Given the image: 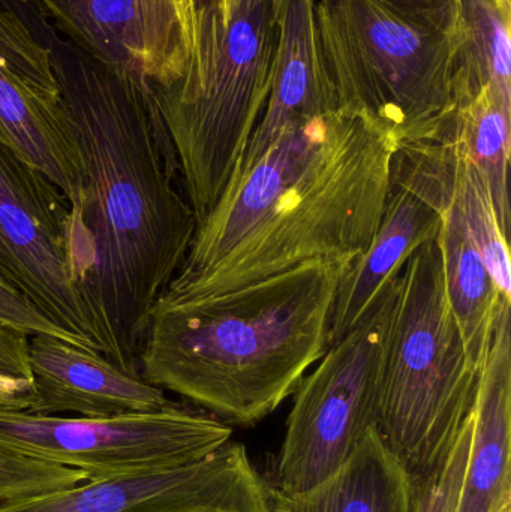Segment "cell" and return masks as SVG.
Here are the masks:
<instances>
[{
  "instance_id": "1",
  "label": "cell",
  "mask_w": 511,
  "mask_h": 512,
  "mask_svg": "<svg viewBox=\"0 0 511 512\" xmlns=\"http://www.w3.org/2000/svg\"><path fill=\"white\" fill-rule=\"evenodd\" d=\"M47 45L86 170L71 251L101 354L141 375L147 325L185 262L198 222L152 84L101 65L29 0H8Z\"/></svg>"
},
{
  "instance_id": "2",
  "label": "cell",
  "mask_w": 511,
  "mask_h": 512,
  "mask_svg": "<svg viewBox=\"0 0 511 512\" xmlns=\"http://www.w3.org/2000/svg\"><path fill=\"white\" fill-rule=\"evenodd\" d=\"M399 146L348 108L288 126L198 224L161 298L221 294L317 259L353 264L380 227Z\"/></svg>"
},
{
  "instance_id": "3",
  "label": "cell",
  "mask_w": 511,
  "mask_h": 512,
  "mask_svg": "<svg viewBox=\"0 0 511 512\" xmlns=\"http://www.w3.org/2000/svg\"><path fill=\"white\" fill-rule=\"evenodd\" d=\"M350 267L317 259L233 291L161 298L147 325L141 376L228 426H257L329 348Z\"/></svg>"
},
{
  "instance_id": "4",
  "label": "cell",
  "mask_w": 511,
  "mask_h": 512,
  "mask_svg": "<svg viewBox=\"0 0 511 512\" xmlns=\"http://www.w3.org/2000/svg\"><path fill=\"white\" fill-rule=\"evenodd\" d=\"M275 47L270 0H210L192 18L182 75L152 84L198 224L224 194L266 110Z\"/></svg>"
},
{
  "instance_id": "5",
  "label": "cell",
  "mask_w": 511,
  "mask_h": 512,
  "mask_svg": "<svg viewBox=\"0 0 511 512\" xmlns=\"http://www.w3.org/2000/svg\"><path fill=\"white\" fill-rule=\"evenodd\" d=\"M321 57L338 108L401 144L440 140L455 113L458 24L407 17L380 0H315Z\"/></svg>"
},
{
  "instance_id": "6",
  "label": "cell",
  "mask_w": 511,
  "mask_h": 512,
  "mask_svg": "<svg viewBox=\"0 0 511 512\" xmlns=\"http://www.w3.org/2000/svg\"><path fill=\"white\" fill-rule=\"evenodd\" d=\"M479 381L447 300L437 237L410 255L399 276L377 426L414 481L455 444Z\"/></svg>"
},
{
  "instance_id": "7",
  "label": "cell",
  "mask_w": 511,
  "mask_h": 512,
  "mask_svg": "<svg viewBox=\"0 0 511 512\" xmlns=\"http://www.w3.org/2000/svg\"><path fill=\"white\" fill-rule=\"evenodd\" d=\"M399 276L384 286L365 318L327 348L294 391L272 466L269 486L276 492L293 495L323 483L378 426Z\"/></svg>"
},
{
  "instance_id": "8",
  "label": "cell",
  "mask_w": 511,
  "mask_h": 512,
  "mask_svg": "<svg viewBox=\"0 0 511 512\" xmlns=\"http://www.w3.org/2000/svg\"><path fill=\"white\" fill-rule=\"evenodd\" d=\"M233 438V427L197 406L108 418L59 417L0 409V447L78 469L89 481L204 459Z\"/></svg>"
},
{
  "instance_id": "9",
  "label": "cell",
  "mask_w": 511,
  "mask_h": 512,
  "mask_svg": "<svg viewBox=\"0 0 511 512\" xmlns=\"http://www.w3.org/2000/svg\"><path fill=\"white\" fill-rule=\"evenodd\" d=\"M0 279L81 345L101 352L75 280L71 206L41 171L0 144Z\"/></svg>"
},
{
  "instance_id": "10",
  "label": "cell",
  "mask_w": 511,
  "mask_h": 512,
  "mask_svg": "<svg viewBox=\"0 0 511 512\" xmlns=\"http://www.w3.org/2000/svg\"><path fill=\"white\" fill-rule=\"evenodd\" d=\"M455 182L452 128L440 140L399 146L392 159L389 192L371 246L345 271L339 285L329 346L350 333L384 286L401 273L414 251L435 240Z\"/></svg>"
},
{
  "instance_id": "11",
  "label": "cell",
  "mask_w": 511,
  "mask_h": 512,
  "mask_svg": "<svg viewBox=\"0 0 511 512\" xmlns=\"http://www.w3.org/2000/svg\"><path fill=\"white\" fill-rule=\"evenodd\" d=\"M0 512H272V505L245 445L230 441L188 465L86 481Z\"/></svg>"
},
{
  "instance_id": "12",
  "label": "cell",
  "mask_w": 511,
  "mask_h": 512,
  "mask_svg": "<svg viewBox=\"0 0 511 512\" xmlns=\"http://www.w3.org/2000/svg\"><path fill=\"white\" fill-rule=\"evenodd\" d=\"M0 144L47 176L71 215L80 210L86 170L50 50L8 3L0 6Z\"/></svg>"
},
{
  "instance_id": "13",
  "label": "cell",
  "mask_w": 511,
  "mask_h": 512,
  "mask_svg": "<svg viewBox=\"0 0 511 512\" xmlns=\"http://www.w3.org/2000/svg\"><path fill=\"white\" fill-rule=\"evenodd\" d=\"M84 53L156 87L182 75L191 42L146 0H29Z\"/></svg>"
},
{
  "instance_id": "14",
  "label": "cell",
  "mask_w": 511,
  "mask_h": 512,
  "mask_svg": "<svg viewBox=\"0 0 511 512\" xmlns=\"http://www.w3.org/2000/svg\"><path fill=\"white\" fill-rule=\"evenodd\" d=\"M29 366L35 400L30 414L72 412L108 418L158 412L173 405L164 390L125 372L101 352L50 334L29 337Z\"/></svg>"
},
{
  "instance_id": "15",
  "label": "cell",
  "mask_w": 511,
  "mask_h": 512,
  "mask_svg": "<svg viewBox=\"0 0 511 512\" xmlns=\"http://www.w3.org/2000/svg\"><path fill=\"white\" fill-rule=\"evenodd\" d=\"M270 5L276 29L272 90L230 183L245 173L288 126L338 110L321 57L315 0H270Z\"/></svg>"
},
{
  "instance_id": "16",
  "label": "cell",
  "mask_w": 511,
  "mask_h": 512,
  "mask_svg": "<svg viewBox=\"0 0 511 512\" xmlns=\"http://www.w3.org/2000/svg\"><path fill=\"white\" fill-rule=\"evenodd\" d=\"M510 310L500 313L480 370L470 457L453 512H503L511 505Z\"/></svg>"
},
{
  "instance_id": "17",
  "label": "cell",
  "mask_w": 511,
  "mask_h": 512,
  "mask_svg": "<svg viewBox=\"0 0 511 512\" xmlns=\"http://www.w3.org/2000/svg\"><path fill=\"white\" fill-rule=\"evenodd\" d=\"M416 483L377 427L323 483L302 493L270 487L272 512H414Z\"/></svg>"
},
{
  "instance_id": "18",
  "label": "cell",
  "mask_w": 511,
  "mask_h": 512,
  "mask_svg": "<svg viewBox=\"0 0 511 512\" xmlns=\"http://www.w3.org/2000/svg\"><path fill=\"white\" fill-rule=\"evenodd\" d=\"M438 245L447 300L464 337L468 360L480 372L500 313L511 303L501 298L453 194L444 213Z\"/></svg>"
},
{
  "instance_id": "19",
  "label": "cell",
  "mask_w": 511,
  "mask_h": 512,
  "mask_svg": "<svg viewBox=\"0 0 511 512\" xmlns=\"http://www.w3.org/2000/svg\"><path fill=\"white\" fill-rule=\"evenodd\" d=\"M459 45L456 54L455 102L494 87L511 107V15L495 0H456Z\"/></svg>"
},
{
  "instance_id": "20",
  "label": "cell",
  "mask_w": 511,
  "mask_h": 512,
  "mask_svg": "<svg viewBox=\"0 0 511 512\" xmlns=\"http://www.w3.org/2000/svg\"><path fill=\"white\" fill-rule=\"evenodd\" d=\"M452 129L468 159L485 180L504 236L510 233L509 164L511 107L485 86L456 102Z\"/></svg>"
},
{
  "instance_id": "21",
  "label": "cell",
  "mask_w": 511,
  "mask_h": 512,
  "mask_svg": "<svg viewBox=\"0 0 511 512\" xmlns=\"http://www.w3.org/2000/svg\"><path fill=\"white\" fill-rule=\"evenodd\" d=\"M452 128V123H450ZM453 146H455V183L453 195L461 207L465 222L470 228L471 236L477 249L491 273L492 280L504 301L511 303V265L509 239L504 236L498 224L497 212L492 203L491 194L485 180L480 176L467 153L456 140L452 129Z\"/></svg>"
},
{
  "instance_id": "22",
  "label": "cell",
  "mask_w": 511,
  "mask_h": 512,
  "mask_svg": "<svg viewBox=\"0 0 511 512\" xmlns=\"http://www.w3.org/2000/svg\"><path fill=\"white\" fill-rule=\"evenodd\" d=\"M86 481L89 478L78 469L33 459L0 447V505L71 489Z\"/></svg>"
},
{
  "instance_id": "23",
  "label": "cell",
  "mask_w": 511,
  "mask_h": 512,
  "mask_svg": "<svg viewBox=\"0 0 511 512\" xmlns=\"http://www.w3.org/2000/svg\"><path fill=\"white\" fill-rule=\"evenodd\" d=\"M474 411L465 421L458 439L450 448L443 462L416 483L414 512H453L473 441Z\"/></svg>"
},
{
  "instance_id": "24",
  "label": "cell",
  "mask_w": 511,
  "mask_h": 512,
  "mask_svg": "<svg viewBox=\"0 0 511 512\" xmlns=\"http://www.w3.org/2000/svg\"><path fill=\"white\" fill-rule=\"evenodd\" d=\"M0 324L23 331L29 336L50 334V336L60 337V339L68 340V342L75 343V345L83 346L71 334L66 333L62 328L57 327L53 321L45 318L26 298L21 297L15 289H12L2 279H0ZM83 348H86V346H83Z\"/></svg>"
},
{
  "instance_id": "25",
  "label": "cell",
  "mask_w": 511,
  "mask_h": 512,
  "mask_svg": "<svg viewBox=\"0 0 511 512\" xmlns=\"http://www.w3.org/2000/svg\"><path fill=\"white\" fill-rule=\"evenodd\" d=\"M29 334L0 324V381L32 382Z\"/></svg>"
},
{
  "instance_id": "26",
  "label": "cell",
  "mask_w": 511,
  "mask_h": 512,
  "mask_svg": "<svg viewBox=\"0 0 511 512\" xmlns=\"http://www.w3.org/2000/svg\"><path fill=\"white\" fill-rule=\"evenodd\" d=\"M395 11L438 26L452 27L458 24L456 0H380Z\"/></svg>"
},
{
  "instance_id": "27",
  "label": "cell",
  "mask_w": 511,
  "mask_h": 512,
  "mask_svg": "<svg viewBox=\"0 0 511 512\" xmlns=\"http://www.w3.org/2000/svg\"><path fill=\"white\" fill-rule=\"evenodd\" d=\"M162 18L186 33L191 41V20L186 0H146Z\"/></svg>"
},
{
  "instance_id": "28",
  "label": "cell",
  "mask_w": 511,
  "mask_h": 512,
  "mask_svg": "<svg viewBox=\"0 0 511 512\" xmlns=\"http://www.w3.org/2000/svg\"><path fill=\"white\" fill-rule=\"evenodd\" d=\"M209 2L210 0H186V6H188L189 12V20L192 21L194 15L197 14V12L200 11V9Z\"/></svg>"
},
{
  "instance_id": "29",
  "label": "cell",
  "mask_w": 511,
  "mask_h": 512,
  "mask_svg": "<svg viewBox=\"0 0 511 512\" xmlns=\"http://www.w3.org/2000/svg\"><path fill=\"white\" fill-rule=\"evenodd\" d=\"M503 512H511V505L510 507H507L506 510H504Z\"/></svg>"
}]
</instances>
